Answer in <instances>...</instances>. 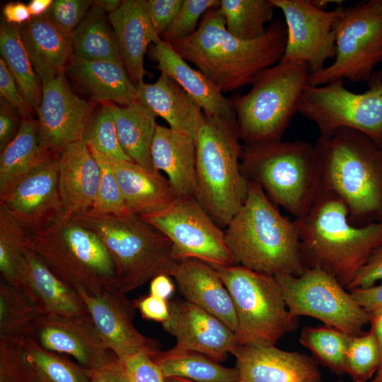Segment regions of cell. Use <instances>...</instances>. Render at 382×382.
Returning a JSON list of instances; mask_svg holds the SVG:
<instances>
[{
	"label": "cell",
	"instance_id": "obj_2",
	"mask_svg": "<svg viewBox=\"0 0 382 382\" xmlns=\"http://www.w3.org/2000/svg\"><path fill=\"white\" fill-rule=\"evenodd\" d=\"M293 223L306 267L324 270L346 289L382 245V222L353 225L342 200L324 189L309 213Z\"/></svg>",
	"mask_w": 382,
	"mask_h": 382
},
{
	"label": "cell",
	"instance_id": "obj_40",
	"mask_svg": "<svg viewBox=\"0 0 382 382\" xmlns=\"http://www.w3.org/2000/svg\"><path fill=\"white\" fill-rule=\"evenodd\" d=\"M25 347L32 371V382H89L91 370L59 354L47 351L28 337Z\"/></svg>",
	"mask_w": 382,
	"mask_h": 382
},
{
	"label": "cell",
	"instance_id": "obj_46",
	"mask_svg": "<svg viewBox=\"0 0 382 382\" xmlns=\"http://www.w3.org/2000/svg\"><path fill=\"white\" fill-rule=\"evenodd\" d=\"M220 0H183V5L167 30L160 36L168 43L180 41L192 35L198 28L199 18Z\"/></svg>",
	"mask_w": 382,
	"mask_h": 382
},
{
	"label": "cell",
	"instance_id": "obj_62",
	"mask_svg": "<svg viewBox=\"0 0 382 382\" xmlns=\"http://www.w3.org/2000/svg\"><path fill=\"white\" fill-rule=\"evenodd\" d=\"M369 382H382V366L379 368L378 371Z\"/></svg>",
	"mask_w": 382,
	"mask_h": 382
},
{
	"label": "cell",
	"instance_id": "obj_27",
	"mask_svg": "<svg viewBox=\"0 0 382 382\" xmlns=\"http://www.w3.org/2000/svg\"><path fill=\"white\" fill-rule=\"evenodd\" d=\"M149 58L156 69L173 79L209 117L235 119L230 98L216 87L200 71L192 68L172 47L162 40L151 45Z\"/></svg>",
	"mask_w": 382,
	"mask_h": 382
},
{
	"label": "cell",
	"instance_id": "obj_5",
	"mask_svg": "<svg viewBox=\"0 0 382 382\" xmlns=\"http://www.w3.org/2000/svg\"><path fill=\"white\" fill-rule=\"evenodd\" d=\"M241 165L246 179L294 219L308 214L323 191L318 154L304 140L244 145Z\"/></svg>",
	"mask_w": 382,
	"mask_h": 382
},
{
	"label": "cell",
	"instance_id": "obj_3",
	"mask_svg": "<svg viewBox=\"0 0 382 382\" xmlns=\"http://www.w3.org/2000/svg\"><path fill=\"white\" fill-rule=\"evenodd\" d=\"M248 181L247 197L224 230L235 264L272 276L302 274L306 267L293 221Z\"/></svg>",
	"mask_w": 382,
	"mask_h": 382
},
{
	"label": "cell",
	"instance_id": "obj_44",
	"mask_svg": "<svg viewBox=\"0 0 382 382\" xmlns=\"http://www.w3.org/2000/svg\"><path fill=\"white\" fill-rule=\"evenodd\" d=\"M101 168L100 184L93 208L88 211L96 214L126 216L133 214L127 207L115 175L103 155L88 145Z\"/></svg>",
	"mask_w": 382,
	"mask_h": 382
},
{
	"label": "cell",
	"instance_id": "obj_10",
	"mask_svg": "<svg viewBox=\"0 0 382 382\" xmlns=\"http://www.w3.org/2000/svg\"><path fill=\"white\" fill-rule=\"evenodd\" d=\"M228 289L236 313L240 345L274 346L296 330L274 276L238 265L213 267Z\"/></svg>",
	"mask_w": 382,
	"mask_h": 382
},
{
	"label": "cell",
	"instance_id": "obj_25",
	"mask_svg": "<svg viewBox=\"0 0 382 382\" xmlns=\"http://www.w3.org/2000/svg\"><path fill=\"white\" fill-rule=\"evenodd\" d=\"M126 71L136 86L146 75L144 55L150 44L161 39L151 21L146 0H123L108 14Z\"/></svg>",
	"mask_w": 382,
	"mask_h": 382
},
{
	"label": "cell",
	"instance_id": "obj_45",
	"mask_svg": "<svg viewBox=\"0 0 382 382\" xmlns=\"http://www.w3.org/2000/svg\"><path fill=\"white\" fill-rule=\"evenodd\" d=\"M25 340L0 337V382H32Z\"/></svg>",
	"mask_w": 382,
	"mask_h": 382
},
{
	"label": "cell",
	"instance_id": "obj_30",
	"mask_svg": "<svg viewBox=\"0 0 382 382\" xmlns=\"http://www.w3.org/2000/svg\"><path fill=\"white\" fill-rule=\"evenodd\" d=\"M65 73L93 100L121 106L138 101L136 86L123 62L89 61L71 57Z\"/></svg>",
	"mask_w": 382,
	"mask_h": 382
},
{
	"label": "cell",
	"instance_id": "obj_18",
	"mask_svg": "<svg viewBox=\"0 0 382 382\" xmlns=\"http://www.w3.org/2000/svg\"><path fill=\"white\" fill-rule=\"evenodd\" d=\"M78 293L103 343L122 361L141 352L152 357L161 351L157 340L142 335L135 328L133 318L136 308L121 290L95 296Z\"/></svg>",
	"mask_w": 382,
	"mask_h": 382
},
{
	"label": "cell",
	"instance_id": "obj_23",
	"mask_svg": "<svg viewBox=\"0 0 382 382\" xmlns=\"http://www.w3.org/2000/svg\"><path fill=\"white\" fill-rule=\"evenodd\" d=\"M172 277L185 300L214 316L237 333L238 324L232 299L212 266L199 259L184 258L178 263Z\"/></svg>",
	"mask_w": 382,
	"mask_h": 382
},
{
	"label": "cell",
	"instance_id": "obj_26",
	"mask_svg": "<svg viewBox=\"0 0 382 382\" xmlns=\"http://www.w3.org/2000/svg\"><path fill=\"white\" fill-rule=\"evenodd\" d=\"M154 168L162 170L176 198H195V141L187 134L156 124L151 144Z\"/></svg>",
	"mask_w": 382,
	"mask_h": 382
},
{
	"label": "cell",
	"instance_id": "obj_42",
	"mask_svg": "<svg viewBox=\"0 0 382 382\" xmlns=\"http://www.w3.org/2000/svg\"><path fill=\"white\" fill-rule=\"evenodd\" d=\"M381 363V349L372 329L352 337L346 352L345 371L354 382H369Z\"/></svg>",
	"mask_w": 382,
	"mask_h": 382
},
{
	"label": "cell",
	"instance_id": "obj_33",
	"mask_svg": "<svg viewBox=\"0 0 382 382\" xmlns=\"http://www.w3.org/2000/svg\"><path fill=\"white\" fill-rule=\"evenodd\" d=\"M105 103L113 115L119 141L126 155L150 173H159L151 158L156 117L139 100L126 106Z\"/></svg>",
	"mask_w": 382,
	"mask_h": 382
},
{
	"label": "cell",
	"instance_id": "obj_31",
	"mask_svg": "<svg viewBox=\"0 0 382 382\" xmlns=\"http://www.w3.org/2000/svg\"><path fill=\"white\" fill-rule=\"evenodd\" d=\"M103 156L112 169L125 202L133 214L141 216L156 212L176 199L168 180L160 173H150L133 161Z\"/></svg>",
	"mask_w": 382,
	"mask_h": 382
},
{
	"label": "cell",
	"instance_id": "obj_24",
	"mask_svg": "<svg viewBox=\"0 0 382 382\" xmlns=\"http://www.w3.org/2000/svg\"><path fill=\"white\" fill-rule=\"evenodd\" d=\"M22 289L41 315L62 317L90 316L81 295L61 280L43 260L25 246Z\"/></svg>",
	"mask_w": 382,
	"mask_h": 382
},
{
	"label": "cell",
	"instance_id": "obj_54",
	"mask_svg": "<svg viewBox=\"0 0 382 382\" xmlns=\"http://www.w3.org/2000/svg\"><path fill=\"white\" fill-rule=\"evenodd\" d=\"M89 382H129L124 363L113 354L101 367L91 371Z\"/></svg>",
	"mask_w": 382,
	"mask_h": 382
},
{
	"label": "cell",
	"instance_id": "obj_22",
	"mask_svg": "<svg viewBox=\"0 0 382 382\" xmlns=\"http://www.w3.org/2000/svg\"><path fill=\"white\" fill-rule=\"evenodd\" d=\"M100 180V166L83 141L65 147L58 155L63 214L72 218L90 211L97 198Z\"/></svg>",
	"mask_w": 382,
	"mask_h": 382
},
{
	"label": "cell",
	"instance_id": "obj_36",
	"mask_svg": "<svg viewBox=\"0 0 382 382\" xmlns=\"http://www.w3.org/2000/svg\"><path fill=\"white\" fill-rule=\"evenodd\" d=\"M166 379L181 378L193 382H238L237 368L224 366L212 358L195 352L168 354L159 351L151 357Z\"/></svg>",
	"mask_w": 382,
	"mask_h": 382
},
{
	"label": "cell",
	"instance_id": "obj_4",
	"mask_svg": "<svg viewBox=\"0 0 382 382\" xmlns=\"http://www.w3.org/2000/svg\"><path fill=\"white\" fill-rule=\"evenodd\" d=\"M323 189L340 197L349 221L362 226L382 222V147L364 133L335 129L315 143Z\"/></svg>",
	"mask_w": 382,
	"mask_h": 382
},
{
	"label": "cell",
	"instance_id": "obj_12",
	"mask_svg": "<svg viewBox=\"0 0 382 382\" xmlns=\"http://www.w3.org/2000/svg\"><path fill=\"white\" fill-rule=\"evenodd\" d=\"M362 93L348 90L343 80L308 86L297 112L313 122L321 137L337 129L357 130L382 147V70L375 71Z\"/></svg>",
	"mask_w": 382,
	"mask_h": 382
},
{
	"label": "cell",
	"instance_id": "obj_29",
	"mask_svg": "<svg viewBox=\"0 0 382 382\" xmlns=\"http://www.w3.org/2000/svg\"><path fill=\"white\" fill-rule=\"evenodd\" d=\"M21 35L41 83L65 72L71 57V35L45 14L19 25Z\"/></svg>",
	"mask_w": 382,
	"mask_h": 382
},
{
	"label": "cell",
	"instance_id": "obj_43",
	"mask_svg": "<svg viewBox=\"0 0 382 382\" xmlns=\"http://www.w3.org/2000/svg\"><path fill=\"white\" fill-rule=\"evenodd\" d=\"M101 104L91 117L83 141L111 159L132 161L121 147L112 112L105 103Z\"/></svg>",
	"mask_w": 382,
	"mask_h": 382
},
{
	"label": "cell",
	"instance_id": "obj_11",
	"mask_svg": "<svg viewBox=\"0 0 382 382\" xmlns=\"http://www.w3.org/2000/svg\"><path fill=\"white\" fill-rule=\"evenodd\" d=\"M334 25L336 55L333 62L311 74L308 85L318 86L349 80L368 82L382 62V0L338 6Z\"/></svg>",
	"mask_w": 382,
	"mask_h": 382
},
{
	"label": "cell",
	"instance_id": "obj_53",
	"mask_svg": "<svg viewBox=\"0 0 382 382\" xmlns=\"http://www.w3.org/2000/svg\"><path fill=\"white\" fill-rule=\"evenodd\" d=\"M132 303L147 320L163 323L169 317V303L151 294L134 299Z\"/></svg>",
	"mask_w": 382,
	"mask_h": 382
},
{
	"label": "cell",
	"instance_id": "obj_48",
	"mask_svg": "<svg viewBox=\"0 0 382 382\" xmlns=\"http://www.w3.org/2000/svg\"><path fill=\"white\" fill-rule=\"evenodd\" d=\"M122 362L129 382H167L161 370L147 352H139Z\"/></svg>",
	"mask_w": 382,
	"mask_h": 382
},
{
	"label": "cell",
	"instance_id": "obj_51",
	"mask_svg": "<svg viewBox=\"0 0 382 382\" xmlns=\"http://www.w3.org/2000/svg\"><path fill=\"white\" fill-rule=\"evenodd\" d=\"M382 281V245L376 249L356 274L347 289L368 288Z\"/></svg>",
	"mask_w": 382,
	"mask_h": 382
},
{
	"label": "cell",
	"instance_id": "obj_21",
	"mask_svg": "<svg viewBox=\"0 0 382 382\" xmlns=\"http://www.w3.org/2000/svg\"><path fill=\"white\" fill-rule=\"evenodd\" d=\"M238 382H321L314 357L274 346L239 345L233 352Z\"/></svg>",
	"mask_w": 382,
	"mask_h": 382
},
{
	"label": "cell",
	"instance_id": "obj_19",
	"mask_svg": "<svg viewBox=\"0 0 382 382\" xmlns=\"http://www.w3.org/2000/svg\"><path fill=\"white\" fill-rule=\"evenodd\" d=\"M28 233L44 228L63 214L58 185V155H53L0 199Z\"/></svg>",
	"mask_w": 382,
	"mask_h": 382
},
{
	"label": "cell",
	"instance_id": "obj_41",
	"mask_svg": "<svg viewBox=\"0 0 382 382\" xmlns=\"http://www.w3.org/2000/svg\"><path fill=\"white\" fill-rule=\"evenodd\" d=\"M352 337L330 326H308L303 328L299 341L317 361L342 376L346 374V352Z\"/></svg>",
	"mask_w": 382,
	"mask_h": 382
},
{
	"label": "cell",
	"instance_id": "obj_39",
	"mask_svg": "<svg viewBox=\"0 0 382 382\" xmlns=\"http://www.w3.org/2000/svg\"><path fill=\"white\" fill-rule=\"evenodd\" d=\"M28 232L0 204V272L4 281L21 288L25 270L24 249Z\"/></svg>",
	"mask_w": 382,
	"mask_h": 382
},
{
	"label": "cell",
	"instance_id": "obj_13",
	"mask_svg": "<svg viewBox=\"0 0 382 382\" xmlns=\"http://www.w3.org/2000/svg\"><path fill=\"white\" fill-rule=\"evenodd\" d=\"M291 319L314 318L350 336L363 334L369 313L332 276L317 268H306L299 276H274Z\"/></svg>",
	"mask_w": 382,
	"mask_h": 382
},
{
	"label": "cell",
	"instance_id": "obj_35",
	"mask_svg": "<svg viewBox=\"0 0 382 382\" xmlns=\"http://www.w3.org/2000/svg\"><path fill=\"white\" fill-rule=\"evenodd\" d=\"M1 56L30 107L36 113L42 98V83L23 44L19 25L4 21L0 28Z\"/></svg>",
	"mask_w": 382,
	"mask_h": 382
},
{
	"label": "cell",
	"instance_id": "obj_52",
	"mask_svg": "<svg viewBox=\"0 0 382 382\" xmlns=\"http://www.w3.org/2000/svg\"><path fill=\"white\" fill-rule=\"evenodd\" d=\"M22 117L6 101L1 98L0 105V151L17 134Z\"/></svg>",
	"mask_w": 382,
	"mask_h": 382
},
{
	"label": "cell",
	"instance_id": "obj_56",
	"mask_svg": "<svg viewBox=\"0 0 382 382\" xmlns=\"http://www.w3.org/2000/svg\"><path fill=\"white\" fill-rule=\"evenodd\" d=\"M2 13L6 22L18 25H23L31 18L28 5L20 1L6 4Z\"/></svg>",
	"mask_w": 382,
	"mask_h": 382
},
{
	"label": "cell",
	"instance_id": "obj_58",
	"mask_svg": "<svg viewBox=\"0 0 382 382\" xmlns=\"http://www.w3.org/2000/svg\"><path fill=\"white\" fill-rule=\"evenodd\" d=\"M368 313L371 329L375 332L379 343L381 353V366H382V308L375 309Z\"/></svg>",
	"mask_w": 382,
	"mask_h": 382
},
{
	"label": "cell",
	"instance_id": "obj_63",
	"mask_svg": "<svg viewBox=\"0 0 382 382\" xmlns=\"http://www.w3.org/2000/svg\"><path fill=\"white\" fill-rule=\"evenodd\" d=\"M166 381L167 382H193L190 380H187V379L181 378H176V377L167 378Z\"/></svg>",
	"mask_w": 382,
	"mask_h": 382
},
{
	"label": "cell",
	"instance_id": "obj_57",
	"mask_svg": "<svg viewBox=\"0 0 382 382\" xmlns=\"http://www.w3.org/2000/svg\"><path fill=\"white\" fill-rule=\"evenodd\" d=\"M167 274L154 277L150 284V294L167 300L174 291V285Z\"/></svg>",
	"mask_w": 382,
	"mask_h": 382
},
{
	"label": "cell",
	"instance_id": "obj_32",
	"mask_svg": "<svg viewBox=\"0 0 382 382\" xmlns=\"http://www.w3.org/2000/svg\"><path fill=\"white\" fill-rule=\"evenodd\" d=\"M53 155L41 144L37 120L22 118L17 134L1 151L0 199Z\"/></svg>",
	"mask_w": 382,
	"mask_h": 382
},
{
	"label": "cell",
	"instance_id": "obj_15",
	"mask_svg": "<svg viewBox=\"0 0 382 382\" xmlns=\"http://www.w3.org/2000/svg\"><path fill=\"white\" fill-rule=\"evenodd\" d=\"M285 19L286 44L281 62L308 64L311 74L323 69L336 55L334 25L338 6L332 11L314 6L311 0H271Z\"/></svg>",
	"mask_w": 382,
	"mask_h": 382
},
{
	"label": "cell",
	"instance_id": "obj_34",
	"mask_svg": "<svg viewBox=\"0 0 382 382\" xmlns=\"http://www.w3.org/2000/svg\"><path fill=\"white\" fill-rule=\"evenodd\" d=\"M105 13L92 4L71 35V57L123 62L115 32Z\"/></svg>",
	"mask_w": 382,
	"mask_h": 382
},
{
	"label": "cell",
	"instance_id": "obj_28",
	"mask_svg": "<svg viewBox=\"0 0 382 382\" xmlns=\"http://www.w3.org/2000/svg\"><path fill=\"white\" fill-rule=\"evenodd\" d=\"M138 100L169 127L195 141L204 119L199 104L170 76L161 73L154 83L144 81L136 86Z\"/></svg>",
	"mask_w": 382,
	"mask_h": 382
},
{
	"label": "cell",
	"instance_id": "obj_8",
	"mask_svg": "<svg viewBox=\"0 0 382 382\" xmlns=\"http://www.w3.org/2000/svg\"><path fill=\"white\" fill-rule=\"evenodd\" d=\"M72 219L103 241L115 262L125 294L159 274L172 276L180 260L170 240L139 215L87 212Z\"/></svg>",
	"mask_w": 382,
	"mask_h": 382
},
{
	"label": "cell",
	"instance_id": "obj_6",
	"mask_svg": "<svg viewBox=\"0 0 382 382\" xmlns=\"http://www.w3.org/2000/svg\"><path fill=\"white\" fill-rule=\"evenodd\" d=\"M241 140L236 118L204 114L195 140L196 199L221 228L228 226L248 195Z\"/></svg>",
	"mask_w": 382,
	"mask_h": 382
},
{
	"label": "cell",
	"instance_id": "obj_55",
	"mask_svg": "<svg viewBox=\"0 0 382 382\" xmlns=\"http://www.w3.org/2000/svg\"><path fill=\"white\" fill-rule=\"evenodd\" d=\"M357 302L367 312L382 308V281L368 288L349 291Z\"/></svg>",
	"mask_w": 382,
	"mask_h": 382
},
{
	"label": "cell",
	"instance_id": "obj_50",
	"mask_svg": "<svg viewBox=\"0 0 382 382\" xmlns=\"http://www.w3.org/2000/svg\"><path fill=\"white\" fill-rule=\"evenodd\" d=\"M183 0H148L147 9L152 25L161 36L179 12Z\"/></svg>",
	"mask_w": 382,
	"mask_h": 382
},
{
	"label": "cell",
	"instance_id": "obj_17",
	"mask_svg": "<svg viewBox=\"0 0 382 382\" xmlns=\"http://www.w3.org/2000/svg\"><path fill=\"white\" fill-rule=\"evenodd\" d=\"M162 326L176 340L165 351L168 354L195 352L221 362L240 345L236 334L221 320L185 299L169 303V317Z\"/></svg>",
	"mask_w": 382,
	"mask_h": 382
},
{
	"label": "cell",
	"instance_id": "obj_49",
	"mask_svg": "<svg viewBox=\"0 0 382 382\" xmlns=\"http://www.w3.org/2000/svg\"><path fill=\"white\" fill-rule=\"evenodd\" d=\"M0 95L1 98L15 109L22 118L32 116L35 113L22 96L2 58L0 59Z\"/></svg>",
	"mask_w": 382,
	"mask_h": 382
},
{
	"label": "cell",
	"instance_id": "obj_14",
	"mask_svg": "<svg viewBox=\"0 0 382 382\" xmlns=\"http://www.w3.org/2000/svg\"><path fill=\"white\" fill-rule=\"evenodd\" d=\"M140 216L170 240L180 260L196 258L212 267L236 265L224 231L195 198H176L167 207Z\"/></svg>",
	"mask_w": 382,
	"mask_h": 382
},
{
	"label": "cell",
	"instance_id": "obj_20",
	"mask_svg": "<svg viewBox=\"0 0 382 382\" xmlns=\"http://www.w3.org/2000/svg\"><path fill=\"white\" fill-rule=\"evenodd\" d=\"M28 337L47 351L74 357L79 364L91 371L103 366L114 354L103 343L90 316L40 315Z\"/></svg>",
	"mask_w": 382,
	"mask_h": 382
},
{
	"label": "cell",
	"instance_id": "obj_47",
	"mask_svg": "<svg viewBox=\"0 0 382 382\" xmlns=\"http://www.w3.org/2000/svg\"><path fill=\"white\" fill-rule=\"evenodd\" d=\"M93 1L54 0L45 15L59 28L69 35L83 19Z\"/></svg>",
	"mask_w": 382,
	"mask_h": 382
},
{
	"label": "cell",
	"instance_id": "obj_64",
	"mask_svg": "<svg viewBox=\"0 0 382 382\" xmlns=\"http://www.w3.org/2000/svg\"><path fill=\"white\" fill-rule=\"evenodd\" d=\"M337 382H344L342 380H338Z\"/></svg>",
	"mask_w": 382,
	"mask_h": 382
},
{
	"label": "cell",
	"instance_id": "obj_9",
	"mask_svg": "<svg viewBox=\"0 0 382 382\" xmlns=\"http://www.w3.org/2000/svg\"><path fill=\"white\" fill-rule=\"evenodd\" d=\"M311 74L306 63L280 61L257 74L245 94L232 96L245 145L282 140Z\"/></svg>",
	"mask_w": 382,
	"mask_h": 382
},
{
	"label": "cell",
	"instance_id": "obj_61",
	"mask_svg": "<svg viewBox=\"0 0 382 382\" xmlns=\"http://www.w3.org/2000/svg\"><path fill=\"white\" fill-rule=\"evenodd\" d=\"M312 4L316 6V8L323 10V11H328V6L330 4H335L337 6L342 5L344 3V1L342 0H311Z\"/></svg>",
	"mask_w": 382,
	"mask_h": 382
},
{
	"label": "cell",
	"instance_id": "obj_59",
	"mask_svg": "<svg viewBox=\"0 0 382 382\" xmlns=\"http://www.w3.org/2000/svg\"><path fill=\"white\" fill-rule=\"evenodd\" d=\"M52 0H32L28 4L31 17H37L46 13L52 5Z\"/></svg>",
	"mask_w": 382,
	"mask_h": 382
},
{
	"label": "cell",
	"instance_id": "obj_7",
	"mask_svg": "<svg viewBox=\"0 0 382 382\" xmlns=\"http://www.w3.org/2000/svg\"><path fill=\"white\" fill-rule=\"evenodd\" d=\"M33 249L61 280L88 295L121 290L115 262L100 238L63 214L29 232Z\"/></svg>",
	"mask_w": 382,
	"mask_h": 382
},
{
	"label": "cell",
	"instance_id": "obj_16",
	"mask_svg": "<svg viewBox=\"0 0 382 382\" xmlns=\"http://www.w3.org/2000/svg\"><path fill=\"white\" fill-rule=\"evenodd\" d=\"M65 74L62 72L42 83L41 102L36 111L41 144L57 155L70 144L83 141L95 106L71 91Z\"/></svg>",
	"mask_w": 382,
	"mask_h": 382
},
{
	"label": "cell",
	"instance_id": "obj_1",
	"mask_svg": "<svg viewBox=\"0 0 382 382\" xmlns=\"http://www.w3.org/2000/svg\"><path fill=\"white\" fill-rule=\"evenodd\" d=\"M286 44V28L281 20L272 21L261 38L243 40L228 31L217 6L206 11L192 35L170 45L222 93H227L250 84L260 71L279 62Z\"/></svg>",
	"mask_w": 382,
	"mask_h": 382
},
{
	"label": "cell",
	"instance_id": "obj_60",
	"mask_svg": "<svg viewBox=\"0 0 382 382\" xmlns=\"http://www.w3.org/2000/svg\"><path fill=\"white\" fill-rule=\"evenodd\" d=\"M122 1L120 0H99L93 1V4L108 14L114 12L120 6Z\"/></svg>",
	"mask_w": 382,
	"mask_h": 382
},
{
	"label": "cell",
	"instance_id": "obj_37",
	"mask_svg": "<svg viewBox=\"0 0 382 382\" xmlns=\"http://www.w3.org/2000/svg\"><path fill=\"white\" fill-rule=\"evenodd\" d=\"M218 8L232 35L254 40L265 35L275 7L271 0H220Z\"/></svg>",
	"mask_w": 382,
	"mask_h": 382
},
{
	"label": "cell",
	"instance_id": "obj_38",
	"mask_svg": "<svg viewBox=\"0 0 382 382\" xmlns=\"http://www.w3.org/2000/svg\"><path fill=\"white\" fill-rule=\"evenodd\" d=\"M41 314L22 288L0 282V337L25 340Z\"/></svg>",
	"mask_w": 382,
	"mask_h": 382
}]
</instances>
